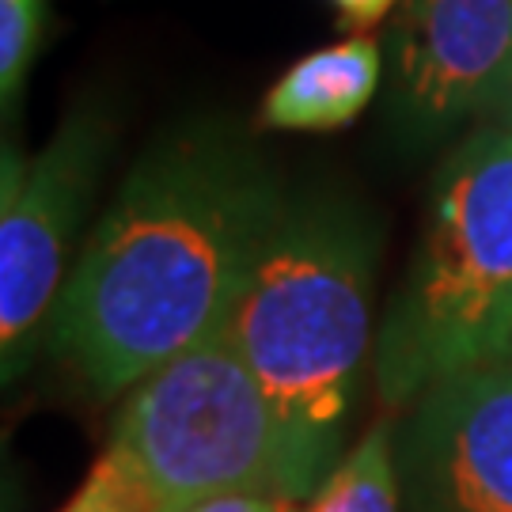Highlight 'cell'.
Listing matches in <instances>:
<instances>
[{
	"label": "cell",
	"mask_w": 512,
	"mask_h": 512,
	"mask_svg": "<svg viewBox=\"0 0 512 512\" xmlns=\"http://www.w3.org/2000/svg\"><path fill=\"white\" fill-rule=\"evenodd\" d=\"M509 365H512V357H509Z\"/></svg>",
	"instance_id": "9a60e30c"
},
{
	"label": "cell",
	"mask_w": 512,
	"mask_h": 512,
	"mask_svg": "<svg viewBox=\"0 0 512 512\" xmlns=\"http://www.w3.org/2000/svg\"><path fill=\"white\" fill-rule=\"evenodd\" d=\"M486 118H494L497 129L512 133V69H509V76H505V84H501V92H497L494 107L486 110Z\"/></svg>",
	"instance_id": "5bb4252c"
},
{
	"label": "cell",
	"mask_w": 512,
	"mask_h": 512,
	"mask_svg": "<svg viewBox=\"0 0 512 512\" xmlns=\"http://www.w3.org/2000/svg\"><path fill=\"white\" fill-rule=\"evenodd\" d=\"M114 148L107 103L80 99L35 160L4 145L0 183V361L4 384L31 365L69 281V251Z\"/></svg>",
	"instance_id": "5b68a950"
},
{
	"label": "cell",
	"mask_w": 512,
	"mask_h": 512,
	"mask_svg": "<svg viewBox=\"0 0 512 512\" xmlns=\"http://www.w3.org/2000/svg\"><path fill=\"white\" fill-rule=\"evenodd\" d=\"M410 512H512V365L433 384L399 452Z\"/></svg>",
	"instance_id": "8992f818"
},
{
	"label": "cell",
	"mask_w": 512,
	"mask_h": 512,
	"mask_svg": "<svg viewBox=\"0 0 512 512\" xmlns=\"http://www.w3.org/2000/svg\"><path fill=\"white\" fill-rule=\"evenodd\" d=\"M330 8L338 12V19L353 27V31H368V27H376V23H384L403 0H327Z\"/></svg>",
	"instance_id": "4fadbf2b"
},
{
	"label": "cell",
	"mask_w": 512,
	"mask_h": 512,
	"mask_svg": "<svg viewBox=\"0 0 512 512\" xmlns=\"http://www.w3.org/2000/svg\"><path fill=\"white\" fill-rule=\"evenodd\" d=\"M512 357V133L486 126L444 160L418 255L376 342L391 406Z\"/></svg>",
	"instance_id": "3957f363"
},
{
	"label": "cell",
	"mask_w": 512,
	"mask_h": 512,
	"mask_svg": "<svg viewBox=\"0 0 512 512\" xmlns=\"http://www.w3.org/2000/svg\"><path fill=\"white\" fill-rule=\"evenodd\" d=\"M186 512H296L289 497L277 494H224V497H209L202 505Z\"/></svg>",
	"instance_id": "7c38bea8"
},
{
	"label": "cell",
	"mask_w": 512,
	"mask_h": 512,
	"mask_svg": "<svg viewBox=\"0 0 512 512\" xmlns=\"http://www.w3.org/2000/svg\"><path fill=\"white\" fill-rule=\"evenodd\" d=\"M512 69V0H403L395 110L410 137L486 114Z\"/></svg>",
	"instance_id": "52a82bcc"
},
{
	"label": "cell",
	"mask_w": 512,
	"mask_h": 512,
	"mask_svg": "<svg viewBox=\"0 0 512 512\" xmlns=\"http://www.w3.org/2000/svg\"><path fill=\"white\" fill-rule=\"evenodd\" d=\"M376 251V224L361 205L289 194L220 330L319 475L372 346Z\"/></svg>",
	"instance_id": "7a4b0ae2"
},
{
	"label": "cell",
	"mask_w": 512,
	"mask_h": 512,
	"mask_svg": "<svg viewBox=\"0 0 512 512\" xmlns=\"http://www.w3.org/2000/svg\"><path fill=\"white\" fill-rule=\"evenodd\" d=\"M110 452L145 482L156 512H186L224 494L296 501L319 482V471L224 334L129 387Z\"/></svg>",
	"instance_id": "277c9868"
},
{
	"label": "cell",
	"mask_w": 512,
	"mask_h": 512,
	"mask_svg": "<svg viewBox=\"0 0 512 512\" xmlns=\"http://www.w3.org/2000/svg\"><path fill=\"white\" fill-rule=\"evenodd\" d=\"M50 0H0V103L12 118L46 42Z\"/></svg>",
	"instance_id": "30bf717a"
},
{
	"label": "cell",
	"mask_w": 512,
	"mask_h": 512,
	"mask_svg": "<svg viewBox=\"0 0 512 512\" xmlns=\"http://www.w3.org/2000/svg\"><path fill=\"white\" fill-rule=\"evenodd\" d=\"M57 512H156V505L148 497L145 482L133 475V467L107 448L88 478L80 482V490Z\"/></svg>",
	"instance_id": "8fae6325"
},
{
	"label": "cell",
	"mask_w": 512,
	"mask_h": 512,
	"mask_svg": "<svg viewBox=\"0 0 512 512\" xmlns=\"http://www.w3.org/2000/svg\"><path fill=\"white\" fill-rule=\"evenodd\" d=\"M384 50L368 35L342 38L293 61L258 103V129L274 133H334L380 92Z\"/></svg>",
	"instance_id": "ba28073f"
},
{
	"label": "cell",
	"mask_w": 512,
	"mask_h": 512,
	"mask_svg": "<svg viewBox=\"0 0 512 512\" xmlns=\"http://www.w3.org/2000/svg\"><path fill=\"white\" fill-rule=\"evenodd\" d=\"M399 497L403 478L391 425H372L357 448L319 482L308 509L296 512H399Z\"/></svg>",
	"instance_id": "9c48e42d"
},
{
	"label": "cell",
	"mask_w": 512,
	"mask_h": 512,
	"mask_svg": "<svg viewBox=\"0 0 512 512\" xmlns=\"http://www.w3.org/2000/svg\"><path fill=\"white\" fill-rule=\"evenodd\" d=\"M285 202L289 190L232 129H171L73 262L50 319L54 349L110 399L217 338Z\"/></svg>",
	"instance_id": "6da1fadb"
}]
</instances>
